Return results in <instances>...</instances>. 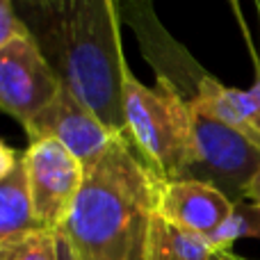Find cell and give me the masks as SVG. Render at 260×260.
Masks as SVG:
<instances>
[{
	"instance_id": "6da1fadb",
	"label": "cell",
	"mask_w": 260,
	"mask_h": 260,
	"mask_svg": "<svg viewBox=\"0 0 260 260\" xmlns=\"http://www.w3.org/2000/svg\"><path fill=\"white\" fill-rule=\"evenodd\" d=\"M160 178L117 137L85 171L59 235L76 260H146Z\"/></svg>"
},
{
	"instance_id": "7a4b0ae2",
	"label": "cell",
	"mask_w": 260,
	"mask_h": 260,
	"mask_svg": "<svg viewBox=\"0 0 260 260\" xmlns=\"http://www.w3.org/2000/svg\"><path fill=\"white\" fill-rule=\"evenodd\" d=\"M59 14L53 30V69L103 126L126 137L121 0H73Z\"/></svg>"
},
{
	"instance_id": "3957f363",
	"label": "cell",
	"mask_w": 260,
	"mask_h": 260,
	"mask_svg": "<svg viewBox=\"0 0 260 260\" xmlns=\"http://www.w3.org/2000/svg\"><path fill=\"white\" fill-rule=\"evenodd\" d=\"M146 87L123 69L126 139L139 160L160 180H185L194 165L192 110L178 87L165 76Z\"/></svg>"
},
{
	"instance_id": "277c9868",
	"label": "cell",
	"mask_w": 260,
	"mask_h": 260,
	"mask_svg": "<svg viewBox=\"0 0 260 260\" xmlns=\"http://www.w3.org/2000/svg\"><path fill=\"white\" fill-rule=\"evenodd\" d=\"M192 110L194 165L185 180L215 185L233 203L247 201L251 180L260 174V148L238 130Z\"/></svg>"
},
{
	"instance_id": "5b68a950",
	"label": "cell",
	"mask_w": 260,
	"mask_h": 260,
	"mask_svg": "<svg viewBox=\"0 0 260 260\" xmlns=\"http://www.w3.org/2000/svg\"><path fill=\"white\" fill-rule=\"evenodd\" d=\"M62 89L57 71L30 32L14 37L0 48V110L18 119L23 126L32 121Z\"/></svg>"
},
{
	"instance_id": "8992f818",
	"label": "cell",
	"mask_w": 260,
	"mask_h": 260,
	"mask_svg": "<svg viewBox=\"0 0 260 260\" xmlns=\"http://www.w3.org/2000/svg\"><path fill=\"white\" fill-rule=\"evenodd\" d=\"M23 165L37 221L41 229L59 233L82 187L85 167L53 139L30 142L23 151Z\"/></svg>"
},
{
	"instance_id": "52a82bcc",
	"label": "cell",
	"mask_w": 260,
	"mask_h": 260,
	"mask_svg": "<svg viewBox=\"0 0 260 260\" xmlns=\"http://www.w3.org/2000/svg\"><path fill=\"white\" fill-rule=\"evenodd\" d=\"M30 142L53 139L62 144L82 162L85 171L99 162L108 146L121 135H114L89 108L80 103L67 87L57 91L53 101L25 126Z\"/></svg>"
},
{
	"instance_id": "ba28073f",
	"label": "cell",
	"mask_w": 260,
	"mask_h": 260,
	"mask_svg": "<svg viewBox=\"0 0 260 260\" xmlns=\"http://www.w3.org/2000/svg\"><path fill=\"white\" fill-rule=\"evenodd\" d=\"M233 208L221 189L203 180H160L157 187V215L203 238H210Z\"/></svg>"
},
{
	"instance_id": "9c48e42d",
	"label": "cell",
	"mask_w": 260,
	"mask_h": 260,
	"mask_svg": "<svg viewBox=\"0 0 260 260\" xmlns=\"http://www.w3.org/2000/svg\"><path fill=\"white\" fill-rule=\"evenodd\" d=\"M194 110L226 123L260 148V69L256 71L251 89H233L221 85L217 78L203 73L192 101Z\"/></svg>"
},
{
	"instance_id": "30bf717a",
	"label": "cell",
	"mask_w": 260,
	"mask_h": 260,
	"mask_svg": "<svg viewBox=\"0 0 260 260\" xmlns=\"http://www.w3.org/2000/svg\"><path fill=\"white\" fill-rule=\"evenodd\" d=\"M32 231H41V224L32 208L27 174L21 157L12 174L0 180V242Z\"/></svg>"
},
{
	"instance_id": "8fae6325",
	"label": "cell",
	"mask_w": 260,
	"mask_h": 260,
	"mask_svg": "<svg viewBox=\"0 0 260 260\" xmlns=\"http://www.w3.org/2000/svg\"><path fill=\"white\" fill-rule=\"evenodd\" d=\"M217 251L208 238L185 231L155 215L146 260H215Z\"/></svg>"
},
{
	"instance_id": "7c38bea8",
	"label": "cell",
	"mask_w": 260,
	"mask_h": 260,
	"mask_svg": "<svg viewBox=\"0 0 260 260\" xmlns=\"http://www.w3.org/2000/svg\"><path fill=\"white\" fill-rule=\"evenodd\" d=\"M242 238L260 240V208L253 201L235 203L231 217L208 238L215 251H231L233 244Z\"/></svg>"
},
{
	"instance_id": "4fadbf2b",
	"label": "cell",
	"mask_w": 260,
	"mask_h": 260,
	"mask_svg": "<svg viewBox=\"0 0 260 260\" xmlns=\"http://www.w3.org/2000/svg\"><path fill=\"white\" fill-rule=\"evenodd\" d=\"M0 260H59V233L32 231L0 242Z\"/></svg>"
},
{
	"instance_id": "5bb4252c",
	"label": "cell",
	"mask_w": 260,
	"mask_h": 260,
	"mask_svg": "<svg viewBox=\"0 0 260 260\" xmlns=\"http://www.w3.org/2000/svg\"><path fill=\"white\" fill-rule=\"evenodd\" d=\"M27 27L14 16L12 9V0H0V48L7 41H12L14 37L25 35Z\"/></svg>"
},
{
	"instance_id": "9a60e30c",
	"label": "cell",
	"mask_w": 260,
	"mask_h": 260,
	"mask_svg": "<svg viewBox=\"0 0 260 260\" xmlns=\"http://www.w3.org/2000/svg\"><path fill=\"white\" fill-rule=\"evenodd\" d=\"M23 157V153L14 151V148H9L7 144L0 139V180L5 178V176H9L14 171V167L18 165V160Z\"/></svg>"
},
{
	"instance_id": "2e32d148",
	"label": "cell",
	"mask_w": 260,
	"mask_h": 260,
	"mask_svg": "<svg viewBox=\"0 0 260 260\" xmlns=\"http://www.w3.org/2000/svg\"><path fill=\"white\" fill-rule=\"evenodd\" d=\"M23 3L35 5V7H41V9H48V7L62 9V7H67L69 3H73V0H23Z\"/></svg>"
},
{
	"instance_id": "e0dca14e",
	"label": "cell",
	"mask_w": 260,
	"mask_h": 260,
	"mask_svg": "<svg viewBox=\"0 0 260 260\" xmlns=\"http://www.w3.org/2000/svg\"><path fill=\"white\" fill-rule=\"evenodd\" d=\"M247 199H249V201H253V203H256V206L260 208V174H258L256 178L251 180V185H249Z\"/></svg>"
},
{
	"instance_id": "ac0fdd59",
	"label": "cell",
	"mask_w": 260,
	"mask_h": 260,
	"mask_svg": "<svg viewBox=\"0 0 260 260\" xmlns=\"http://www.w3.org/2000/svg\"><path fill=\"white\" fill-rule=\"evenodd\" d=\"M59 260H76V256H73L71 247L67 244V240L59 235Z\"/></svg>"
},
{
	"instance_id": "d6986e66",
	"label": "cell",
	"mask_w": 260,
	"mask_h": 260,
	"mask_svg": "<svg viewBox=\"0 0 260 260\" xmlns=\"http://www.w3.org/2000/svg\"><path fill=\"white\" fill-rule=\"evenodd\" d=\"M224 256H226V260H249V258L238 256V253H233V251H224Z\"/></svg>"
},
{
	"instance_id": "ffe728a7",
	"label": "cell",
	"mask_w": 260,
	"mask_h": 260,
	"mask_svg": "<svg viewBox=\"0 0 260 260\" xmlns=\"http://www.w3.org/2000/svg\"><path fill=\"white\" fill-rule=\"evenodd\" d=\"M215 260H226V256H224V251H217V258Z\"/></svg>"
},
{
	"instance_id": "44dd1931",
	"label": "cell",
	"mask_w": 260,
	"mask_h": 260,
	"mask_svg": "<svg viewBox=\"0 0 260 260\" xmlns=\"http://www.w3.org/2000/svg\"><path fill=\"white\" fill-rule=\"evenodd\" d=\"M258 9H260V0H258Z\"/></svg>"
}]
</instances>
